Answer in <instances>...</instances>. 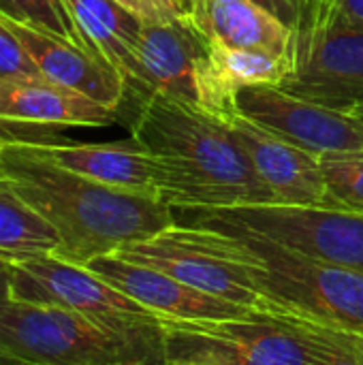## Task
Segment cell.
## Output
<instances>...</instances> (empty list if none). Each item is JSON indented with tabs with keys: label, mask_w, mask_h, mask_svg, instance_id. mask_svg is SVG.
Masks as SVG:
<instances>
[{
	"label": "cell",
	"mask_w": 363,
	"mask_h": 365,
	"mask_svg": "<svg viewBox=\"0 0 363 365\" xmlns=\"http://www.w3.org/2000/svg\"><path fill=\"white\" fill-rule=\"evenodd\" d=\"M0 182L56 229V257L79 265L154 237L178 222L173 207L163 199L68 171L30 143L0 148Z\"/></svg>",
	"instance_id": "6da1fadb"
},
{
	"label": "cell",
	"mask_w": 363,
	"mask_h": 365,
	"mask_svg": "<svg viewBox=\"0 0 363 365\" xmlns=\"http://www.w3.org/2000/svg\"><path fill=\"white\" fill-rule=\"evenodd\" d=\"M131 135L175 171V207L276 203L248 152L218 115L150 92L143 94Z\"/></svg>",
	"instance_id": "7a4b0ae2"
},
{
	"label": "cell",
	"mask_w": 363,
	"mask_h": 365,
	"mask_svg": "<svg viewBox=\"0 0 363 365\" xmlns=\"http://www.w3.org/2000/svg\"><path fill=\"white\" fill-rule=\"evenodd\" d=\"M160 327L169 365H363L362 334L278 306Z\"/></svg>",
	"instance_id": "3957f363"
},
{
	"label": "cell",
	"mask_w": 363,
	"mask_h": 365,
	"mask_svg": "<svg viewBox=\"0 0 363 365\" xmlns=\"http://www.w3.org/2000/svg\"><path fill=\"white\" fill-rule=\"evenodd\" d=\"M0 349L28 365L165 364L163 336L118 331L64 306L24 299L0 312Z\"/></svg>",
	"instance_id": "277c9868"
},
{
	"label": "cell",
	"mask_w": 363,
	"mask_h": 365,
	"mask_svg": "<svg viewBox=\"0 0 363 365\" xmlns=\"http://www.w3.org/2000/svg\"><path fill=\"white\" fill-rule=\"evenodd\" d=\"M199 227L223 231L229 237L270 306L363 336V272L304 257L233 225Z\"/></svg>",
	"instance_id": "5b68a950"
},
{
	"label": "cell",
	"mask_w": 363,
	"mask_h": 365,
	"mask_svg": "<svg viewBox=\"0 0 363 365\" xmlns=\"http://www.w3.org/2000/svg\"><path fill=\"white\" fill-rule=\"evenodd\" d=\"M184 225H233L304 257L363 272V214L319 205L173 207Z\"/></svg>",
	"instance_id": "8992f818"
},
{
	"label": "cell",
	"mask_w": 363,
	"mask_h": 365,
	"mask_svg": "<svg viewBox=\"0 0 363 365\" xmlns=\"http://www.w3.org/2000/svg\"><path fill=\"white\" fill-rule=\"evenodd\" d=\"M293 71L280 83L302 98L351 111L363 103V26L336 17L319 0H295Z\"/></svg>",
	"instance_id": "52a82bcc"
},
{
	"label": "cell",
	"mask_w": 363,
	"mask_h": 365,
	"mask_svg": "<svg viewBox=\"0 0 363 365\" xmlns=\"http://www.w3.org/2000/svg\"><path fill=\"white\" fill-rule=\"evenodd\" d=\"M113 255L156 267L197 291L246 308L270 306L229 237L210 227L175 222L154 237L122 246Z\"/></svg>",
	"instance_id": "ba28073f"
},
{
	"label": "cell",
	"mask_w": 363,
	"mask_h": 365,
	"mask_svg": "<svg viewBox=\"0 0 363 365\" xmlns=\"http://www.w3.org/2000/svg\"><path fill=\"white\" fill-rule=\"evenodd\" d=\"M13 261V299L56 304L126 334L163 336L160 317L90 272L56 255Z\"/></svg>",
	"instance_id": "9c48e42d"
},
{
	"label": "cell",
	"mask_w": 363,
	"mask_h": 365,
	"mask_svg": "<svg viewBox=\"0 0 363 365\" xmlns=\"http://www.w3.org/2000/svg\"><path fill=\"white\" fill-rule=\"evenodd\" d=\"M235 109L250 122L319 158L363 154V122L359 118L291 94L280 86L259 83L240 88Z\"/></svg>",
	"instance_id": "30bf717a"
},
{
	"label": "cell",
	"mask_w": 363,
	"mask_h": 365,
	"mask_svg": "<svg viewBox=\"0 0 363 365\" xmlns=\"http://www.w3.org/2000/svg\"><path fill=\"white\" fill-rule=\"evenodd\" d=\"M30 145L68 171L107 186L158 197L171 207L178 205L180 182L175 171L135 139L120 143H81L62 139Z\"/></svg>",
	"instance_id": "8fae6325"
},
{
	"label": "cell",
	"mask_w": 363,
	"mask_h": 365,
	"mask_svg": "<svg viewBox=\"0 0 363 365\" xmlns=\"http://www.w3.org/2000/svg\"><path fill=\"white\" fill-rule=\"evenodd\" d=\"M208 62V38L186 17L143 21L137 43V68L131 88L158 92L201 109V77Z\"/></svg>",
	"instance_id": "7c38bea8"
},
{
	"label": "cell",
	"mask_w": 363,
	"mask_h": 365,
	"mask_svg": "<svg viewBox=\"0 0 363 365\" xmlns=\"http://www.w3.org/2000/svg\"><path fill=\"white\" fill-rule=\"evenodd\" d=\"M0 21L15 34L41 75L120 111L128 92V81L111 62L86 45L13 19L2 11Z\"/></svg>",
	"instance_id": "4fadbf2b"
},
{
	"label": "cell",
	"mask_w": 363,
	"mask_h": 365,
	"mask_svg": "<svg viewBox=\"0 0 363 365\" xmlns=\"http://www.w3.org/2000/svg\"><path fill=\"white\" fill-rule=\"evenodd\" d=\"M86 267L160 319L218 321L233 319L250 310L246 306L197 291L156 267L122 259L113 252L90 259Z\"/></svg>",
	"instance_id": "5bb4252c"
},
{
	"label": "cell",
	"mask_w": 363,
	"mask_h": 365,
	"mask_svg": "<svg viewBox=\"0 0 363 365\" xmlns=\"http://www.w3.org/2000/svg\"><path fill=\"white\" fill-rule=\"evenodd\" d=\"M227 124L248 152L261 180L274 192L276 203L336 210L319 156L293 145L240 113L231 115Z\"/></svg>",
	"instance_id": "9a60e30c"
},
{
	"label": "cell",
	"mask_w": 363,
	"mask_h": 365,
	"mask_svg": "<svg viewBox=\"0 0 363 365\" xmlns=\"http://www.w3.org/2000/svg\"><path fill=\"white\" fill-rule=\"evenodd\" d=\"M0 120L43 126H107L118 111L41 73L0 77Z\"/></svg>",
	"instance_id": "2e32d148"
},
{
	"label": "cell",
	"mask_w": 363,
	"mask_h": 365,
	"mask_svg": "<svg viewBox=\"0 0 363 365\" xmlns=\"http://www.w3.org/2000/svg\"><path fill=\"white\" fill-rule=\"evenodd\" d=\"M188 19L220 45L291 53V26L255 0H193Z\"/></svg>",
	"instance_id": "e0dca14e"
},
{
	"label": "cell",
	"mask_w": 363,
	"mask_h": 365,
	"mask_svg": "<svg viewBox=\"0 0 363 365\" xmlns=\"http://www.w3.org/2000/svg\"><path fill=\"white\" fill-rule=\"evenodd\" d=\"M64 4L88 47L111 62L131 88L143 21L116 0H64Z\"/></svg>",
	"instance_id": "ac0fdd59"
},
{
	"label": "cell",
	"mask_w": 363,
	"mask_h": 365,
	"mask_svg": "<svg viewBox=\"0 0 363 365\" xmlns=\"http://www.w3.org/2000/svg\"><path fill=\"white\" fill-rule=\"evenodd\" d=\"M60 235L30 203L0 182V255L21 259L32 255H56Z\"/></svg>",
	"instance_id": "d6986e66"
},
{
	"label": "cell",
	"mask_w": 363,
	"mask_h": 365,
	"mask_svg": "<svg viewBox=\"0 0 363 365\" xmlns=\"http://www.w3.org/2000/svg\"><path fill=\"white\" fill-rule=\"evenodd\" d=\"M321 169L336 210L363 214V154L321 156Z\"/></svg>",
	"instance_id": "ffe728a7"
},
{
	"label": "cell",
	"mask_w": 363,
	"mask_h": 365,
	"mask_svg": "<svg viewBox=\"0 0 363 365\" xmlns=\"http://www.w3.org/2000/svg\"><path fill=\"white\" fill-rule=\"evenodd\" d=\"M0 11L13 19L26 21L30 26L43 28L47 32L88 47L64 0H0Z\"/></svg>",
	"instance_id": "44dd1931"
},
{
	"label": "cell",
	"mask_w": 363,
	"mask_h": 365,
	"mask_svg": "<svg viewBox=\"0 0 363 365\" xmlns=\"http://www.w3.org/2000/svg\"><path fill=\"white\" fill-rule=\"evenodd\" d=\"M39 68L15 38V34L0 21V77L9 75H34Z\"/></svg>",
	"instance_id": "7402d4cb"
},
{
	"label": "cell",
	"mask_w": 363,
	"mask_h": 365,
	"mask_svg": "<svg viewBox=\"0 0 363 365\" xmlns=\"http://www.w3.org/2000/svg\"><path fill=\"white\" fill-rule=\"evenodd\" d=\"M60 126H43L28 124L15 120H0V148L4 143H45V141H62Z\"/></svg>",
	"instance_id": "603a6c76"
},
{
	"label": "cell",
	"mask_w": 363,
	"mask_h": 365,
	"mask_svg": "<svg viewBox=\"0 0 363 365\" xmlns=\"http://www.w3.org/2000/svg\"><path fill=\"white\" fill-rule=\"evenodd\" d=\"M131 13H135L141 21H175L188 15L186 6L180 0H116Z\"/></svg>",
	"instance_id": "cb8c5ba5"
},
{
	"label": "cell",
	"mask_w": 363,
	"mask_h": 365,
	"mask_svg": "<svg viewBox=\"0 0 363 365\" xmlns=\"http://www.w3.org/2000/svg\"><path fill=\"white\" fill-rule=\"evenodd\" d=\"M319 2L336 17L351 21L355 26H363V0H319Z\"/></svg>",
	"instance_id": "d4e9b609"
},
{
	"label": "cell",
	"mask_w": 363,
	"mask_h": 365,
	"mask_svg": "<svg viewBox=\"0 0 363 365\" xmlns=\"http://www.w3.org/2000/svg\"><path fill=\"white\" fill-rule=\"evenodd\" d=\"M13 299V261L0 255V312Z\"/></svg>",
	"instance_id": "484cf974"
},
{
	"label": "cell",
	"mask_w": 363,
	"mask_h": 365,
	"mask_svg": "<svg viewBox=\"0 0 363 365\" xmlns=\"http://www.w3.org/2000/svg\"><path fill=\"white\" fill-rule=\"evenodd\" d=\"M257 4L265 6L267 11H272L274 15H278L282 21H287L289 26L295 19V0H255Z\"/></svg>",
	"instance_id": "4316f807"
},
{
	"label": "cell",
	"mask_w": 363,
	"mask_h": 365,
	"mask_svg": "<svg viewBox=\"0 0 363 365\" xmlns=\"http://www.w3.org/2000/svg\"><path fill=\"white\" fill-rule=\"evenodd\" d=\"M11 364H17V361H15L6 351H2V349H0V365H11Z\"/></svg>",
	"instance_id": "83f0119b"
},
{
	"label": "cell",
	"mask_w": 363,
	"mask_h": 365,
	"mask_svg": "<svg viewBox=\"0 0 363 365\" xmlns=\"http://www.w3.org/2000/svg\"><path fill=\"white\" fill-rule=\"evenodd\" d=\"M349 113H353L355 118H359V120L363 122V103H362V105H357V107H353V109H351Z\"/></svg>",
	"instance_id": "f1b7e54d"
},
{
	"label": "cell",
	"mask_w": 363,
	"mask_h": 365,
	"mask_svg": "<svg viewBox=\"0 0 363 365\" xmlns=\"http://www.w3.org/2000/svg\"><path fill=\"white\" fill-rule=\"evenodd\" d=\"M180 2H182V4L186 6V11H188V0H180Z\"/></svg>",
	"instance_id": "f546056e"
},
{
	"label": "cell",
	"mask_w": 363,
	"mask_h": 365,
	"mask_svg": "<svg viewBox=\"0 0 363 365\" xmlns=\"http://www.w3.org/2000/svg\"><path fill=\"white\" fill-rule=\"evenodd\" d=\"M190 2H193V0H188V6H190Z\"/></svg>",
	"instance_id": "4dcf8cb0"
}]
</instances>
